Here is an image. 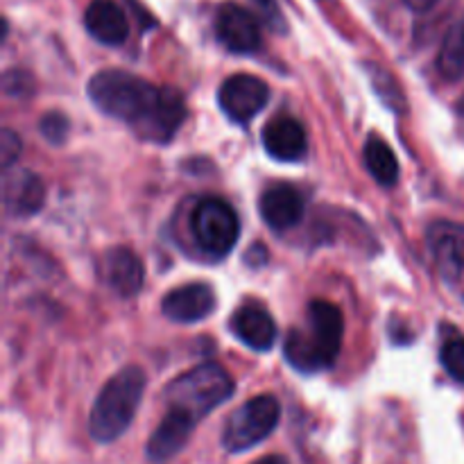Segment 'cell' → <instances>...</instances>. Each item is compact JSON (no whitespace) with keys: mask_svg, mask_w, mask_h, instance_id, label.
<instances>
[{"mask_svg":"<svg viewBox=\"0 0 464 464\" xmlns=\"http://www.w3.org/2000/svg\"><path fill=\"white\" fill-rule=\"evenodd\" d=\"M89 98L107 116L134 127L145 140L166 143L186 118V104L179 91L150 82L125 71H102L91 77Z\"/></svg>","mask_w":464,"mask_h":464,"instance_id":"obj_1","label":"cell"},{"mask_svg":"<svg viewBox=\"0 0 464 464\" xmlns=\"http://www.w3.org/2000/svg\"><path fill=\"white\" fill-rule=\"evenodd\" d=\"M344 320L335 304L315 299L308 306V329H295L285 340V358L299 372L334 365L343 347Z\"/></svg>","mask_w":464,"mask_h":464,"instance_id":"obj_2","label":"cell"},{"mask_svg":"<svg viewBox=\"0 0 464 464\" xmlns=\"http://www.w3.org/2000/svg\"><path fill=\"white\" fill-rule=\"evenodd\" d=\"M145 392V372L130 365L107 381L89 415V433L95 442L107 444L130 429Z\"/></svg>","mask_w":464,"mask_h":464,"instance_id":"obj_3","label":"cell"},{"mask_svg":"<svg viewBox=\"0 0 464 464\" xmlns=\"http://www.w3.org/2000/svg\"><path fill=\"white\" fill-rule=\"evenodd\" d=\"M234 394V381L229 372L218 362H204L186 374L177 376L166 388L168 408L186 412L195 421L204 420L208 412L231 399Z\"/></svg>","mask_w":464,"mask_h":464,"instance_id":"obj_4","label":"cell"},{"mask_svg":"<svg viewBox=\"0 0 464 464\" xmlns=\"http://www.w3.org/2000/svg\"><path fill=\"white\" fill-rule=\"evenodd\" d=\"M281 417V406L272 394H258V397L245 401L234 415L227 420L222 444L229 453H243L256 447L263 440L270 438Z\"/></svg>","mask_w":464,"mask_h":464,"instance_id":"obj_5","label":"cell"},{"mask_svg":"<svg viewBox=\"0 0 464 464\" xmlns=\"http://www.w3.org/2000/svg\"><path fill=\"white\" fill-rule=\"evenodd\" d=\"M193 234L202 252L225 256L234 249L240 236L238 213L220 198H204L193 213Z\"/></svg>","mask_w":464,"mask_h":464,"instance_id":"obj_6","label":"cell"},{"mask_svg":"<svg viewBox=\"0 0 464 464\" xmlns=\"http://www.w3.org/2000/svg\"><path fill=\"white\" fill-rule=\"evenodd\" d=\"M220 107L234 122H247L263 111L270 100V89L261 77L234 75L220 86Z\"/></svg>","mask_w":464,"mask_h":464,"instance_id":"obj_7","label":"cell"},{"mask_svg":"<svg viewBox=\"0 0 464 464\" xmlns=\"http://www.w3.org/2000/svg\"><path fill=\"white\" fill-rule=\"evenodd\" d=\"M216 34L231 53L249 54L261 48V27L256 16L236 3L220 5L216 16Z\"/></svg>","mask_w":464,"mask_h":464,"instance_id":"obj_8","label":"cell"},{"mask_svg":"<svg viewBox=\"0 0 464 464\" xmlns=\"http://www.w3.org/2000/svg\"><path fill=\"white\" fill-rule=\"evenodd\" d=\"M426 243L444 279H460L464 275V227L451 220L433 222L426 234Z\"/></svg>","mask_w":464,"mask_h":464,"instance_id":"obj_9","label":"cell"},{"mask_svg":"<svg viewBox=\"0 0 464 464\" xmlns=\"http://www.w3.org/2000/svg\"><path fill=\"white\" fill-rule=\"evenodd\" d=\"M100 276L116 295L134 297L143 288L145 270L130 247H111L100 258Z\"/></svg>","mask_w":464,"mask_h":464,"instance_id":"obj_10","label":"cell"},{"mask_svg":"<svg viewBox=\"0 0 464 464\" xmlns=\"http://www.w3.org/2000/svg\"><path fill=\"white\" fill-rule=\"evenodd\" d=\"M161 311L168 320L193 324L216 311V293L208 284H186L170 290L161 299Z\"/></svg>","mask_w":464,"mask_h":464,"instance_id":"obj_11","label":"cell"},{"mask_svg":"<svg viewBox=\"0 0 464 464\" xmlns=\"http://www.w3.org/2000/svg\"><path fill=\"white\" fill-rule=\"evenodd\" d=\"M45 202V186L32 170H5L3 204L9 216L27 218L41 211Z\"/></svg>","mask_w":464,"mask_h":464,"instance_id":"obj_12","label":"cell"},{"mask_svg":"<svg viewBox=\"0 0 464 464\" xmlns=\"http://www.w3.org/2000/svg\"><path fill=\"white\" fill-rule=\"evenodd\" d=\"M195 426H198V421L193 417H188L181 411H175V408H168L166 417H163L161 424L157 426V430H154L148 442L150 460L157 464L172 460L186 447Z\"/></svg>","mask_w":464,"mask_h":464,"instance_id":"obj_13","label":"cell"},{"mask_svg":"<svg viewBox=\"0 0 464 464\" xmlns=\"http://www.w3.org/2000/svg\"><path fill=\"white\" fill-rule=\"evenodd\" d=\"M266 152L276 161H299L308 150L306 131L293 116H276L263 127Z\"/></svg>","mask_w":464,"mask_h":464,"instance_id":"obj_14","label":"cell"},{"mask_svg":"<svg viewBox=\"0 0 464 464\" xmlns=\"http://www.w3.org/2000/svg\"><path fill=\"white\" fill-rule=\"evenodd\" d=\"M258 208H261L263 220L272 229L285 231L293 229L304 218V198L295 186L272 184L270 188L263 190Z\"/></svg>","mask_w":464,"mask_h":464,"instance_id":"obj_15","label":"cell"},{"mask_svg":"<svg viewBox=\"0 0 464 464\" xmlns=\"http://www.w3.org/2000/svg\"><path fill=\"white\" fill-rule=\"evenodd\" d=\"M231 329L243 344L256 352H267L276 340V324L270 313L258 304H245L231 317Z\"/></svg>","mask_w":464,"mask_h":464,"instance_id":"obj_16","label":"cell"},{"mask_svg":"<svg viewBox=\"0 0 464 464\" xmlns=\"http://www.w3.org/2000/svg\"><path fill=\"white\" fill-rule=\"evenodd\" d=\"M84 25L95 41L104 45H121L130 34L125 12L113 0H93L86 7Z\"/></svg>","mask_w":464,"mask_h":464,"instance_id":"obj_17","label":"cell"},{"mask_svg":"<svg viewBox=\"0 0 464 464\" xmlns=\"http://www.w3.org/2000/svg\"><path fill=\"white\" fill-rule=\"evenodd\" d=\"M365 166L381 186H394L399 179V163L392 148L379 136L365 143Z\"/></svg>","mask_w":464,"mask_h":464,"instance_id":"obj_18","label":"cell"},{"mask_svg":"<svg viewBox=\"0 0 464 464\" xmlns=\"http://www.w3.org/2000/svg\"><path fill=\"white\" fill-rule=\"evenodd\" d=\"M438 66L447 80H458V77L464 75V21L458 23L447 34Z\"/></svg>","mask_w":464,"mask_h":464,"instance_id":"obj_19","label":"cell"},{"mask_svg":"<svg viewBox=\"0 0 464 464\" xmlns=\"http://www.w3.org/2000/svg\"><path fill=\"white\" fill-rule=\"evenodd\" d=\"M370 77H372V84H374L376 93L381 95V100L383 102H388V107L392 109H406V100H403V93L401 89L397 86V82H394V77L390 75L385 68H379V66H370Z\"/></svg>","mask_w":464,"mask_h":464,"instance_id":"obj_20","label":"cell"},{"mask_svg":"<svg viewBox=\"0 0 464 464\" xmlns=\"http://www.w3.org/2000/svg\"><path fill=\"white\" fill-rule=\"evenodd\" d=\"M440 361H442L449 376L464 383V338L447 340L442 344V352H440Z\"/></svg>","mask_w":464,"mask_h":464,"instance_id":"obj_21","label":"cell"},{"mask_svg":"<svg viewBox=\"0 0 464 464\" xmlns=\"http://www.w3.org/2000/svg\"><path fill=\"white\" fill-rule=\"evenodd\" d=\"M68 118L59 111H50L41 118V134L50 140V143H63L68 136Z\"/></svg>","mask_w":464,"mask_h":464,"instance_id":"obj_22","label":"cell"},{"mask_svg":"<svg viewBox=\"0 0 464 464\" xmlns=\"http://www.w3.org/2000/svg\"><path fill=\"white\" fill-rule=\"evenodd\" d=\"M252 5H254V9L258 12V16L263 18V23H266L272 32H279V34H284L285 18H284V14H281L276 0H252Z\"/></svg>","mask_w":464,"mask_h":464,"instance_id":"obj_23","label":"cell"},{"mask_svg":"<svg viewBox=\"0 0 464 464\" xmlns=\"http://www.w3.org/2000/svg\"><path fill=\"white\" fill-rule=\"evenodd\" d=\"M18 154H21V139L12 130H3V134H0V159H3L5 170L14 166Z\"/></svg>","mask_w":464,"mask_h":464,"instance_id":"obj_24","label":"cell"},{"mask_svg":"<svg viewBox=\"0 0 464 464\" xmlns=\"http://www.w3.org/2000/svg\"><path fill=\"white\" fill-rule=\"evenodd\" d=\"M438 3L440 0H406L408 7L415 9V12H429V9H433Z\"/></svg>","mask_w":464,"mask_h":464,"instance_id":"obj_25","label":"cell"},{"mask_svg":"<svg viewBox=\"0 0 464 464\" xmlns=\"http://www.w3.org/2000/svg\"><path fill=\"white\" fill-rule=\"evenodd\" d=\"M254 464H290V462L285 460L284 456H266V458H261V460H256Z\"/></svg>","mask_w":464,"mask_h":464,"instance_id":"obj_26","label":"cell"},{"mask_svg":"<svg viewBox=\"0 0 464 464\" xmlns=\"http://www.w3.org/2000/svg\"><path fill=\"white\" fill-rule=\"evenodd\" d=\"M460 111H462V113H464V102H462V104H460Z\"/></svg>","mask_w":464,"mask_h":464,"instance_id":"obj_27","label":"cell"}]
</instances>
